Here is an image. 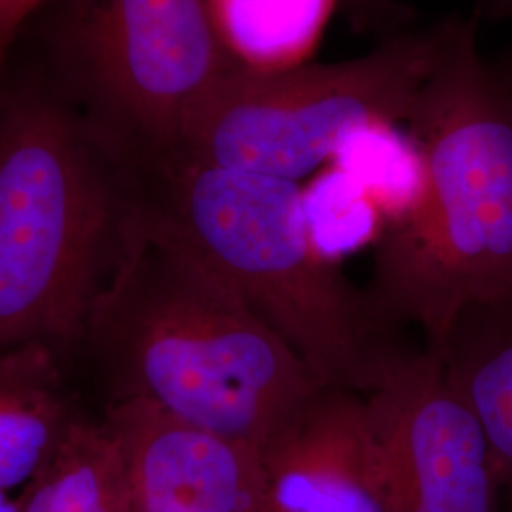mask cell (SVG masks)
<instances>
[{
	"label": "cell",
	"mask_w": 512,
	"mask_h": 512,
	"mask_svg": "<svg viewBox=\"0 0 512 512\" xmlns=\"http://www.w3.org/2000/svg\"><path fill=\"white\" fill-rule=\"evenodd\" d=\"M137 186L148 228L230 285L319 384L368 397L420 351L368 289L313 253L302 183L175 152L139 167Z\"/></svg>",
	"instance_id": "cell-1"
},
{
	"label": "cell",
	"mask_w": 512,
	"mask_h": 512,
	"mask_svg": "<svg viewBox=\"0 0 512 512\" xmlns=\"http://www.w3.org/2000/svg\"><path fill=\"white\" fill-rule=\"evenodd\" d=\"M86 338L114 399H145L260 454L321 385L219 275L150 230L137 203Z\"/></svg>",
	"instance_id": "cell-2"
},
{
	"label": "cell",
	"mask_w": 512,
	"mask_h": 512,
	"mask_svg": "<svg viewBox=\"0 0 512 512\" xmlns=\"http://www.w3.org/2000/svg\"><path fill=\"white\" fill-rule=\"evenodd\" d=\"M406 128L425 154L429 190L374 247L366 289L440 355L461 311L512 296V107L473 23L442 25L439 59Z\"/></svg>",
	"instance_id": "cell-3"
},
{
	"label": "cell",
	"mask_w": 512,
	"mask_h": 512,
	"mask_svg": "<svg viewBox=\"0 0 512 512\" xmlns=\"http://www.w3.org/2000/svg\"><path fill=\"white\" fill-rule=\"evenodd\" d=\"M137 203L133 167L40 101L0 110V351L86 338Z\"/></svg>",
	"instance_id": "cell-4"
},
{
	"label": "cell",
	"mask_w": 512,
	"mask_h": 512,
	"mask_svg": "<svg viewBox=\"0 0 512 512\" xmlns=\"http://www.w3.org/2000/svg\"><path fill=\"white\" fill-rule=\"evenodd\" d=\"M442 27L395 35L368 54L283 71L234 65L184 128L179 154L304 183L366 122L406 126L437 63Z\"/></svg>",
	"instance_id": "cell-5"
},
{
	"label": "cell",
	"mask_w": 512,
	"mask_h": 512,
	"mask_svg": "<svg viewBox=\"0 0 512 512\" xmlns=\"http://www.w3.org/2000/svg\"><path fill=\"white\" fill-rule=\"evenodd\" d=\"M65 38L99 133L133 167L175 154L192 114L236 65L207 0H73Z\"/></svg>",
	"instance_id": "cell-6"
},
{
	"label": "cell",
	"mask_w": 512,
	"mask_h": 512,
	"mask_svg": "<svg viewBox=\"0 0 512 512\" xmlns=\"http://www.w3.org/2000/svg\"><path fill=\"white\" fill-rule=\"evenodd\" d=\"M368 399L384 440L391 512H499L490 444L446 382L440 355L421 348Z\"/></svg>",
	"instance_id": "cell-7"
},
{
	"label": "cell",
	"mask_w": 512,
	"mask_h": 512,
	"mask_svg": "<svg viewBox=\"0 0 512 512\" xmlns=\"http://www.w3.org/2000/svg\"><path fill=\"white\" fill-rule=\"evenodd\" d=\"M266 512H391L370 399L319 385L262 450Z\"/></svg>",
	"instance_id": "cell-8"
},
{
	"label": "cell",
	"mask_w": 512,
	"mask_h": 512,
	"mask_svg": "<svg viewBox=\"0 0 512 512\" xmlns=\"http://www.w3.org/2000/svg\"><path fill=\"white\" fill-rule=\"evenodd\" d=\"M103 423L122 452L133 512H266V475L255 446L145 399H114Z\"/></svg>",
	"instance_id": "cell-9"
},
{
	"label": "cell",
	"mask_w": 512,
	"mask_h": 512,
	"mask_svg": "<svg viewBox=\"0 0 512 512\" xmlns=\"http://www.w3.org/2000/svg\"><path fill=\"white\" fill-rule=\"evenodd\" d=\"M80 416L57 351L25 342L0 351V490L23 488L52 458Z\"/></svg>",
	"instance_id": "cell-10"
},
{
	"label": "cell",
	"mask_w": 512,
	"mask_h": 512,
	"mask_svg": "<svg viewBox=\"0 0 512 512\" xmlns=\"http://www.w3.org/2000/svg\"><path fill=\"white\" fill-rule=\"evenodd\" d=\"M440 359L488 439L501 492L512 495V296L461 311Z\"/></svg>",
	"instance_id": "cell-11"
},
{
	"label": "cell",
	"mask_w": 512,
	"mask_h": 512,
	"mask_svg": "<svg viewBox=\"0 0 512 512\" xmlns=\"http://www.w3.org/2000/svg\"><path fill=\"white\" fill-rule=\"evenodd\" d=\"M19 512H133L118 442L105 423L76 420L18 495Z\"/></svg>",
	"instance_id": "cell-12"
},
{
	"label": "cell",
	"mask_w": 512,
	"mask_h": 512,
	"mask_svg": "<svg viewBox=\"0 0 512 512\" xmlns=\"http://www.w3.org/2000/svg\"><path fill=\"white\" fill-rule=\"evenodd\" d=\"M230 59L251 71L308 63L342 0H207Z\"/></svg>",
	"instance_id": "cell-13"
},
{
	"label": "cell",
	"mask_w": 512,
	"mask_h": 512,
	"mask_svg": "<svg viewBox=\"0 0 512 512\" xmlns=\"http://www.w3.org/2000/svg\"><path fill=\"white\" fill-rule=\"evenodd\" d=\"M330 165L344 169L365 186L382 209L387 228L412 219L427 198L425 154L403 124L374 120L351 129Z\"/></svg>",
	"instance_id": "cell-14"
},
{
	"label": "cell",
	"mask_w": 512,
	"mask_h": 512,
	"mask_svg": "<svg viewBox=\"0 0 512 512\" xmlns=\"http://www.w3.org/2000/svg\"><path fill=\"white\" fill-rule=\"evenodd\" d=\"M302 220L313 253L330 266L376 247L384 238V213L365 186L344 169L325 165L300 190Z\"/></svg>",
	"instance_id": "cell-15"
},
{
	"label": "cell",
	"mask_w": 512,
	"mask_h": 512,
	"mask_svg": "<svg viewBox=\"0 0 512 512\" xmlns=\"http://www.w3.org/2000/svg\"><path fill=\"white\" fill-rule=\"evenodd\" d=\"M50 0H0V63L21 25Z\"/></svg>",
	"instance_id": "cell-16"
},
{
	"label": "cell",
	"mask_w": 512,
	"mask_h": 512,
	"mask_svg": "<svg viewBox=\"0 0 512 512\" xmlns=\"http://www.w3.org/2000/svg\"><path fill=\"white\" fill-rule=\"evenodd\" d=\"M349 16L361 27H382L399 14L401 0H342Z\"/></svg>",
	"instance_id": "cell-17"
},
{
	"label": "cell",
	"mask_w": 512,
	"mask_h": 512,
	"mask_svg": "<svg viewBox=\"0 0 512 512\" xmlns=\"http://www.w3.org/2000/svg\"><path fill=\"white\" fill-rule=\"evenodd\" d=\"M0 512H19L18 497L0 490Z\"/></svg>",
	"instance_id": "cell-18"
},
{
	"label": "cell",
	"mask_w": 512,
	"mask_h": 512,
	"mask_svg": "<svg viewBox=\"0 0 512 512\" xmlns=\"http://www.w3.org/2000/svg\"><path fill=\"white\" fill-rule=\"evenodd\" d=\"M495 74H497V78H499V82H501V86H503V92L507 93V97H509V101H511L512 107V71H509L507 74Z\"/></svg>",
	"instance_id": "cell-19"
},
{
	"label": "cell",
	"mask_w": 512,
	"mask_h": 512,
	"mask_svg": "<svg viewBox=\"0 0 512 512\" xmlns=\"http://www.w3.org/2000/svg\"><path fill=\"white\" fill-rule=\"evenodd\" d=\"M503 12H511L512 14V0H507V8H501V14Z\"/></svg>",
	"instance_id": "cell-20"
}]
</instances>
